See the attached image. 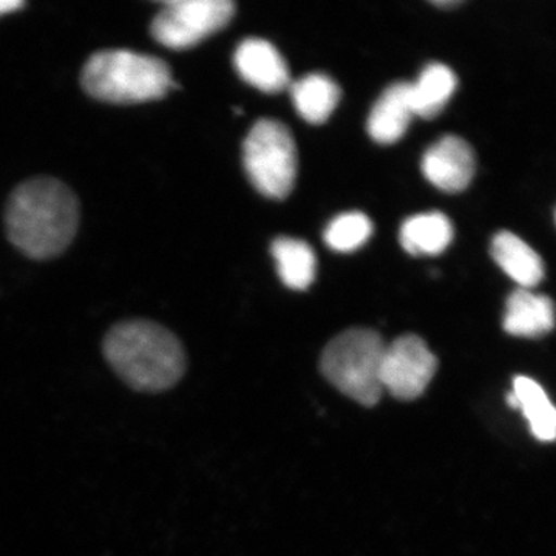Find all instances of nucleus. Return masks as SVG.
I'll return each instance as SVG.
<instances>
[{"label":"nucleus","mask_w":556,"mask_h":556,"mask_svg":"<svg viewBox=\"0 0 556 556\" xmlns=\"http://www.w3.org/2000/svg\"><path fill=\"white\" fill-rule=\"evenodd\" d=\"M79 218L78 197L65 182L33 178L11 192L5 207L7 236L27 257L49 260L75 240Z\"/></svg>","instance_id":"f257e3e1"},{"label":"nucleus","mask_w":556,"mask_h":556,"mask_svg":"<svg viewBox=\"0 0 556 556\" xmlns=\"http://www.w3.org/2000/svg\"><path fill=\"white\" fill-rule=\"evenodd\" d=\"M102 354L112 371L137 393L169 391L188 372V353L178 336L146 318L113 325L102 340Z\"/></svg>","instance_id":"f03ea898"},{"label":"nucleus","mask_w":556,"mask_h":556,"mask_svg":"<svg viewBox=\"0 0 556 556\" xmlns=\"http://www.w3.org/2000/svg\"><path fill=\"white\" fill-rule=\"evenodd\" d=\"M80 86L93 100L130 105L159 101L177 84L169 65L160 58L130 50H104L87 60Z\"/></svg>","instance_id":"7ed1b4c3"},{"label":"nucleus","mask_w":556,"mask_h":556,"mask_svg":"<svg viewBox=\"0 0 556 556\" xmlns=\"http://www.w3.org/2000/svg\"><path fill=\"white\" fill-rule=\"evenodd\" d=\"M387 343L367 328L343 331L331 340L320 357V371L340 393L364 407H375L382 396L380 367Z\"/></svg>","instance_id":"20e7f679"},{"label":"nucleus","mask_w":556,"mask_h":556,"mask_svg":"<svg viewBox=\"0 0 556 556\" xmlns=\"http://www.w3.org/2000/svg\"><path fill=\"white\" fill-rule=\"evenodd\" d=\"M249 181L266 199L285 200L298 179V146L291 131L276 119H260L243 142Z\"/></svg>","instance_id":"39448f33"},{"label":"nucleus","mask_w":556,"mask_h":556,"mask_svg":"<svg viewBox=\"0 0 556 556\" xmlns=\"http://www.w3.org/2000/svg\"><path fill=\"white\" fill-rule=\"evenodd\" d=\"M233 14L230 0H170L153 17L150 33L166 49L188 50L223 30Z\"/></svg>","instance_id":"423d86ee"},{"label":"nucleus","mask_w":556,"mask_h":556,"mask_svg":"<svg viewBox=\"0 0 556 556\" xmlns=\"http://www.w3.org/2000/svg\"><path fill=\"white\" fill-rule=\"evenodd\" d=\"M438 371V357L419 336L405 334L386 346L380 383L399 401H415L426 393Z\"/></svg>","instance_id":"0eeeda50"},{"label":"nucleus","mask_w":556,"mask_h":556,"mask_svg":"<svg viewBox=\"0 0 556 556\" xmlns=\"http://www.w3.org/2000/svg\"><path fill=\"white\" fill-rule=\"evenodd\" d=\"M477 172V156L466 139L447 135L422 156L424 177L442 192L457 193L470 186Z\"/></svg>","instance_id":"6e6552de"},{"label":"nucleus","mask_w":556,"mask_h":556,"mask_svg":"<svg viewBox=\"0 0 556 556\" xmlns=\"http://www.w3.org/2000/svg\"><path fill=\"white\" fill-rule=\"evenodd\" d=\"M233 67L241 79L263 93H281L291 86L287 60L265 39H244L233 53Z\"/></svg>","instance_id":"1a4fd4ad"},{"label":"nucleus","mask_w":556,"mask_h":556,"mask_svg":"<svg viewBox=\"0 0 556 556\" xmlns=\"http://www.w3.org/2000/svg\"><path fill=\"white\" fill-rule=\"evenodd\" d=\"M413 118L415 113L409 102V84H391L369 112L368 135L378 144H394L407 134Z\"/></svg>","instance_id":"9d476101"},{"label":"nucleus","mask_w":556,"mask_h":556,"mask_svg":"<svg viewBox=\"0 0 556 556\" xmlns=\"http://www.w3.org/2000/svg\"><path fill=\"white\" fill-rule=\"evenodd\" d=\"M504 329L515 338L536 339L555 327L554 302L532 289L518 288L507 300Z\"/></svg>","instance_id":"9b49d317"},{"label":"nucleus","mask_w":556,"mask_h":556,"mask_svg":"<svg viewBox=\"0 0 556 556\" xmlns=\"http://www.w3.org/2000/svg\"><path fill=\"white\" fill-rule=\"evenodd\" d=\"M496 265L522 289H532L543 281L544 263L535 249L529 247L517 233L497 232L490 247Z\"/></svg>","instance_id":"f8f14e48"},{"label":"nucleus","mask_w":556,"mask_h":556,"mask_svg":"<svg viewBox=\"0 0 556 556\" xmlns=\"http://www.w3.org/2000/svg\"><path fill=\"white\" fill-rule=\"evenodd\" d=\"M295 110L306 123L324 124L338 109L342 91L325 73H311L289 86Z\"/></svg>","instance_id":"ddd939ff"},{"label":"nucleus","mask_w":556,"mask_h":556,"mask_svg":"<svg viewBox=\"0 0 556 556\" xmlns=\"http://www.w3.org/2000/svg\"><path fill=\"white\" fill-rule=\"evenodd\" d=\"M457 89V78L447 65H427L416 83L409 84V102L415 116L434 119L452 100Z\"/></svg>","instance_id":"4468645a"},{"label":"nucleus","mask_w":556,"mask_h":556,"mask_svg":"<svg viewBox=\"0 0 556 556\" xmlns=\"http://www.w3.org/2000/svg\"><path fill=\"white\" fill-rule=\"evenodd\" d=\"M511 408L521 409L529 422L533 437L551 442L556 437V412L546 390L536 380L517 376L514 391L507 396Z\"/></svg>","instance_id":"2eb2a0df"},{"label":"nucleus","mask_w":556,"mask_h":556,"mask_svg":"<svg viewBox=\"0 0 556 556\" xmlns=\"http://www.w3.org/2000/svg\"><path fill=\"white\" fill-rule=\"evenodd\" d=\"M455 230L447 215L427 212L405 219L399 241L412 255H439L452 243Z\"/></svg>","instance_id":"dca6fc26"},{"label":"nucleus","mask_w":556,"mask_h":556,"mask_svg":"<svg viewBox=\"0 0 556 556\" xmlns=\"http://www.w3.org/2000/svg\"><path fill=\"white\" fill-rule=\"evenodd\" d=\"M276 260L278 277L294 291H305L314 283L317 258L313 248L303 240L280 237L270 248Z\"/></svg>","instance_id":"f3484780"},{"label":"nucleus","mask_w":556,"mask_h":556,"mask_svg":"<svg viewBox=\"0 0 556 556\" xmlns=\"http://www.w3.org/2000/svg\"><path fill=\"white\" fill-rule=\"evenodd\" d=\"M372 236V222L362 212H346L329 223L324 239L336 252H353L364 247Z\"/></svg>","instance_id":"a211bd4d"},{"label":"nucleus","mask_w":556,"mask_h":556,"mask_svg":"<svg viewBox=\"0 0 556 556\" xmlns=\"http://www.w3.org/2000/svg\"><path fill=\"white\" fill-rule=\"evenodd\" d=\"M25 3L22 0H0V16L14 13V11L24 9Z\"/></svg>","instance_id":"6ab92c4d"},{"label":"nucleus","mask_w":556,"mask_h":556,"mask_svg":"<svg viewBox=\"0 0 556 556\" xmlns=\"http://www.w3.org/2000/svg\"><path fill=\"white\" fill-rule=\"evenodd\" d=\"M459 3V0H441V2H434V5L439 9H452V7H457Z\"/></svg>","instance_id":"aec40b11"}]
</instances>
